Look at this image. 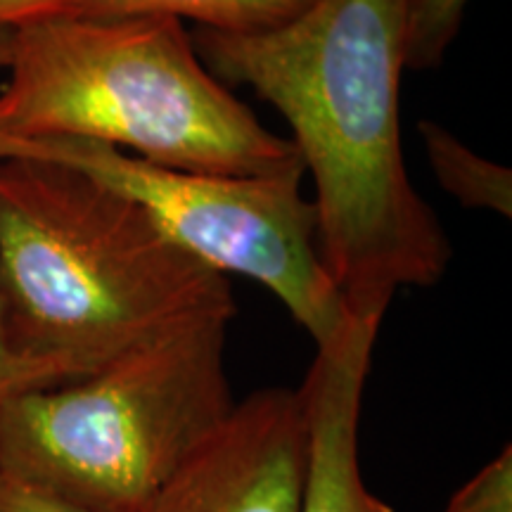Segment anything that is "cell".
Here are the masks:
<instances>
[{
    "label": "cell",
    "mask_w": 512,
    "mask_h": 512,
    "mask_svg": "<svg viewBox=\"0 0 512 512\" xmlns=\"http://www.w3.org/2000/svg\"><path fill=\"white\" fill-rule=\"evenodd\" d=\"M190 38L216 79L249 86L290 124L347 313L384 320L401 287L439 283L451 242L401 150L403 0H316L278 29Z\"/></svg>",
    "instance_id": "1"
},
{
    "label": "cell",
    "mask_w": 512,
    "mask_h": 512,
    "mask_svg": "<svg viewBox=\"0 0 512 512\" xmlns=\"http://www.w3.org/2000/svg\"><path fill=\"white\" fill-rule=\"evenodd\" d=\"M214 311L226 275L178 247L131 197L69 166L0 159V325L57 384Z\"/></svg>",
    "instance_id": "2"
},
{
    "label": "cell",
    "mask_w": 512,
    "mask_h": 512,
    "mask_svg": "<svg viewBox=\"0 0 512 512\" xmlns=\"http://www.w3.org/2000/svg\"><path fill=\"white\" fill-rule=\"evenodd\" d=\"M0 138H83L214 176H304L290 138L204 67L176 17L55 15L19 24Z\"/></svg>",
    "instance_id": "3"
},
{
    "label": "cell",
    "mask_w": 512,
    "mask_h": 512,
    "mask_svg": "<svg viewBox=\"0 0 512 512\" xmlns=\"http://www.w3.org/2000/svg\"><path fill=\"white\" fill-rule=\"evenodd\" d=\"M233 318L202 313L98 373L0 401V472L86 512H150L233 411Z\"/></svg>",
    "instance_id": "4"
},
{
    "label": "cell",
    "mask_w": 512,
    "mask_h": 512,
    "mask_svg": "<svg viewBox=\"0 0 512 512\" xmlns=\"http://www.w3.org/2000/svg\"><path fill=\"white\" fill-rule=\"evenodd\" d=\"M5 157L69 166L131 197L195 259L271 290L316 347L349 316L320 261L316 209L302 195V176L197 174L95 140L62 136L0 138V159Z\"/></svg>",
    "instance_id": "5"
},
{
    "label": "cell",
    "mask_w": 512,
    "mask_h": 512,
    "mask_svg": "<svg viewBox=\"0 0 512 512\" xmlns=\"http://www.w3.org/2000/svg\"><path fill=\"white\" fill-rule=\"evenodd\" d=\"M309 456L299 389H259L192 453L150 512H299Z\"/></svg>",
    "instance_id": "6"
},
{
    "label": "cell",
    "mask_w": 512,
    "mask_h": 512,
    "mask_svg": "<svg viewBox=\"0 0 512 512\" xmlns=\"http://www.w3.org/2000/svg\"><path fill=\"white\" fill-rule=\"evenodd\" d=\"M382 320L347 316L316 347L302 387L309 456L299 512H394L363 482L358 456L363 392Z\"/></svg>",
    "instance_id": "7"
},
{
    "label": "cell",
    "mask_w": 512,
    "mask_h": 512,
    "mask_svg": "<svg viewBox=\"0 0 512 512\" xmlns=\"http://www.w3.org/2000/svg\"><path fill=\"white\" fill-rule=\"evenodd\" d=\"M81 17L164 15L192 19L197 27L223 34H256L278 29L311 8L316 0H72Z\"/></svg>",
    "instance_id": "8"
},
{
    "label": "cell",
    "mask_w": 512,
    "mask_h": 512,
    "mask_svg": "<svg viewBox=\"0 0 512 512\" xmlns=\"http://www.w3.org/2000/svg\"><path fill=\"white\" fill-rule=\"evenodd\" d=\"M418 133L427 162L448 195L467 209H486L512 216V174L508 166L479 157L465 143L434 121H420Z\"/></svg>",
    "instance_id": "9"
},
{
    "label": "cell",
    "mask_w": 512,
    "mask_h": 512,
    "mask_svg": "<svg viewBox=\"0 0 512 512\" xmlns=\"http://www.w3.org/2000/svg\"><path fill=\"white\" fill-rule=\"evenodd\" d=\"M470 0H403L406 72L437 69L463 27Z\"/></svg>",
    "instance_id": "10"
},
{
    "label": "cell",
    "mask_w": 512,
    "mask_h": 512,
    "mask_svg": "<svg viewBox=\"0 0 512 512\" xmlns=\"http://www.w3.org/2000/svg\"><path fill=\"white\" fill-rule=\"evenodd\" d=\"M444 512H512V451L505 446L470 482H465Z\"/></svg>",
    "instance_id": "11"
},
{
    "label": "cell",
    "mask_w": 512,
    "mask_h": 512,
    "mask_svg": "<svg viewBox=\"0 0 512 512\" xmlns=\"http://www.w3.org/2000/svg\"><path fill=\"white\" fill-rule=\"evenodd\" d=\"M0 512H86L36 489L22 479L0 472Z\"/></svg>",
    "instance_id": "12"
},
{
    "label": "cell",
    "mask_w": 512,
    "mask_h": 512,
    "mask_svg": "<svg viewBox=\"0 0 512 512\" xmlns=\"http://www.w3.org/2000/svg\"><path fill=\"white\" fill-rule=\"evenodd\" d=\"M55 380L46 370L29 366L22 358L12 354L8 342H5L3 325H0V401H5L12 394L27 392L38 387H55Z\"/></svg>",
    "instance_id": "13"
},
{
    "label": "cell",
    "mask_w": 512,
    "mask_h": 512,
    "mask_svg": "<svg viewBox=\"0 0 512 512\" xmlns=\"http://www.w3.org/2000/svg\"><path fill=\"white\" fill-rule=\"evenodd\" d=\"M55 15H74L72 0H0V24L8 27Z\"/></svg>",
    "instance_id": "14"
},
{
    "label": "cell",
    "mask_w": 512,
    "mask_h": 512,
    "mask_svg": "<svg viewBox=\"0 0 512 512\" xmlns=\"http://www.w3.org/2000/svg\"><path fill=\"white\" fill-rule=\"evenodd\" d=\"M12 38H15V27L0 24V69H8V64H10Z\"/></svg>",
    "instance_id": "15"
}]
</instances>
